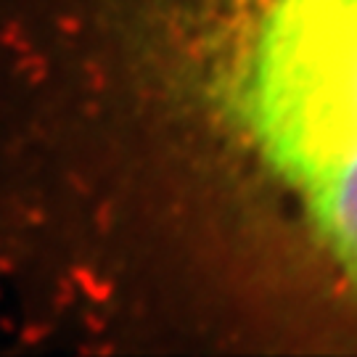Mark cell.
<instances>
[{
	"mask_svg": "<svg viewBox=\"0 0 357 357\" xmlns=\"http://www.w3.org/2000/svg\"><path fill=\"white\" fill-rule=\"evenodd\" d=\"M0 299L26 349L357 357V0H0Z\"/></svg>",
	"mask_w": 357,
	"mask_h": 357,
	"instance_id": "6da1fadb",
	"label": "cell"
}]
</instances>
